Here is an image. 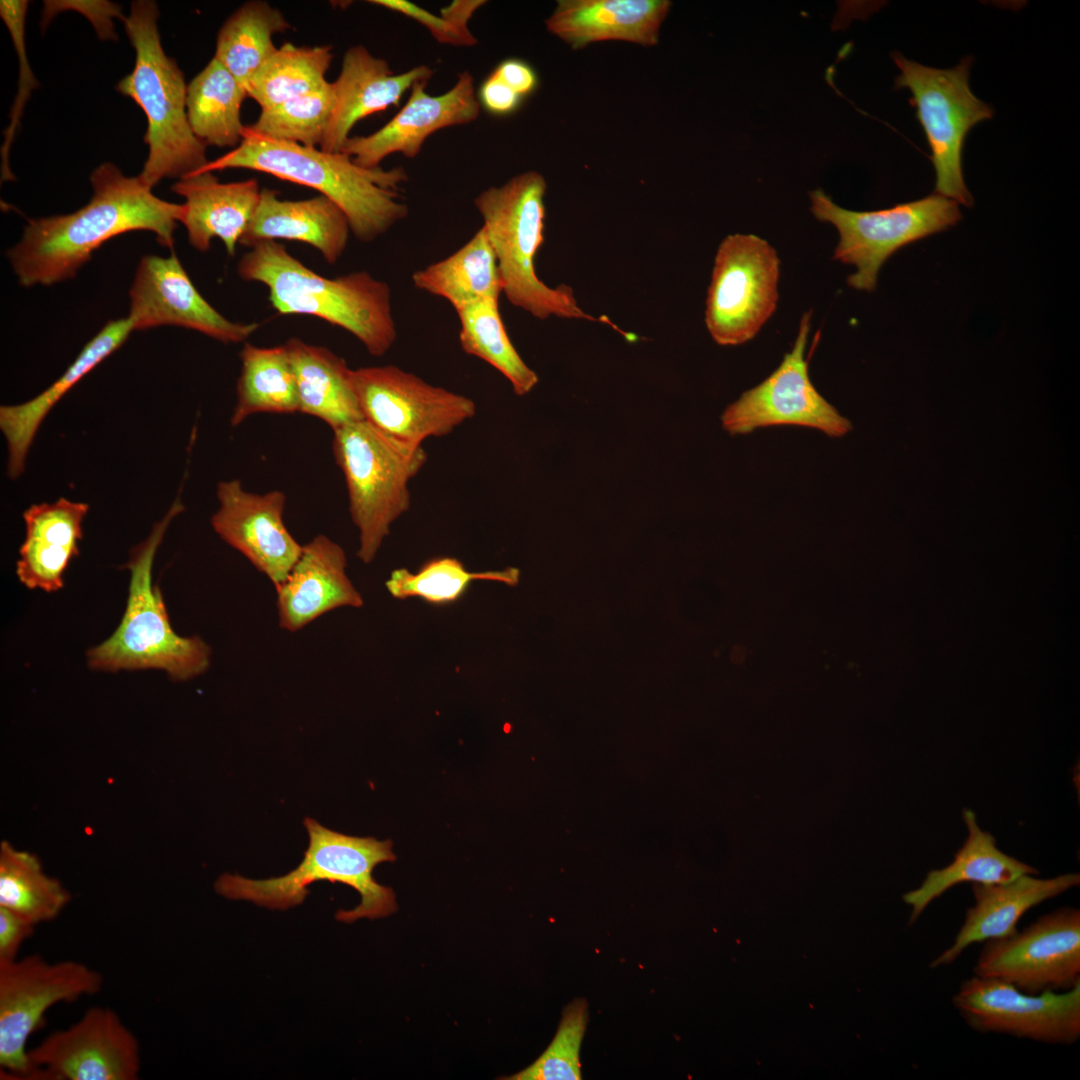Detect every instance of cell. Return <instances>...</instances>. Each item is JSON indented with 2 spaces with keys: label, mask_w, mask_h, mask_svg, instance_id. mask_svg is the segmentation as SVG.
<instances>
[{
  "label": "cell",
  "mask_w": 1080,
  "mask_h": 1080,
  "mask_svg": "<svg viewBox=\"0 0 1080 1080\" xmlns=\"http://www.w3.org/2000/svg\"><path fill=\"white\" fill-rule=\"evenodd\" d=\"M91 200L65 215L29 220L21 240L7 251L19 283L52 285L74 277L103 243L130 231L145 230L172 248L184 204L155 196L137 177H127L112 163L91 174Z\"/></svg>",
  "instance_id": "obj_1"
},
{
  "label": "cell",
  "mask_w": 1080,
  "mask_h": 1080,
  "mask_svg": "<svg viewBox=\"0 0 1080 1080\" xmlns=\"http://www.w3.org/2000/svg\"><path fill=\"white\" fill-rule=\"evenodd\" d=\"M229 168L259 171L317 190L344 211L351 232L362 242L385 234L409 212L400 194L408 181L402 167L365 168L344 152L274 140L248 126L236 148L209 161L198 173Z\"/></svg>",
  "instance_id": "obj_2"
},
{
  "label": "cell",
  "mask_w": 1080,
  "mask_h": 1080,
  "mask_svg": "<svg viewBox=\"0 0 1080 1080\" xmlns=\"http://www.w3.org/2000/svg\"><path fill=\"white\" fill-rule=\"evenodd\" d=\"M237 272L264 284L279 314L315 316L343 328L372 356H383L396 341L390 287L367 271L327 278L276 241H261L241 257Z\"/></svg>",
  "instance_id": "obj_3"
},
{
  "label": "cell",
  "mask_w": 1080,
  "mask_h": 1080,
  "mask_svg": "<svg viewBox=\"0 0 1080 1080\" xmlns=\"http://www.w3.org/2000/svg\"><path fill=\"white\" fill-rule=\"evenodd\" d=\"M158 17L155 2L131 3L130 14L123 21L136 52L135 66L116 86L146 115L144 140L149 152L138 178L151 189L163 178L196 174L209 162L206 145L194 135L188 121L184 75L162 48Z\"/></svg>",
  "instance_id": "obj_4"
},
{
  "label": "cell",
  "mask_w": 1080,
  "mask_h": 1080,
  "mask_svg": "<svg viewBox=\"0 0 1080 1080\" xmlns=\"http://www.w3.org/2000/svg\"><path fill=\"white\" fill-rule=\"evenodd\" d=\"M183 511L178 496L149 536L131 550L125 565L130 571L125 612L113 634L87 651L91 669H159L173 681H186L209 668L210 646L199 636L183 637L173 630L162 593L152 577L157 549L171 521Z\"/></svg>",
  "instance_id": "obj_5"
},
{
  "label": "cell",
  "mask_w": 1080,
  "mask_h": 1080,
  "mask_svg": "<svg viewBox=\"0 0 1080 1080\" xmlns=\"http://www.w3.org/2000/svg\"><path fill=\"white\" fill-rule=\"evenodd\" d=\"M309 843L301 863L289 873L263 880L223 874L214 884L216 892L231 900L251 901L269 909L286 910L300 905L308 886L317 881L342 883L354 888L361 901L351 910H339L336 919L352 923L377 919L397 910L395 894L373 877L375 867L396 859L390 840L350 836L305 818Z\"/></svg>",
  "instance_id": "obj_6"
},
{
  "label": "cell",
  "mask_w": 1080,
  "mask_h": 1080,
  "mask_svg": "<svg viewBox=\"0 0 1080 1080\" xmlns=\"http://www.w3.org/2000/svg\"><path fill=\"white\" fill-rule=\"evenodd\" d=\"M546 189L541 173L525 171L485 189L474 200L496 256L502 293L512 305L541 320L555 316L603 321L582 310L570 286H548L536 274V255L545 240Z\"/></svg>",
  "instance_id": "obj_7"
},
{
  "label": "cell",
  "mask_w": 1080,
  "mask_h": 1080,
  "mask_svg": "<svg viewBox=\"0 0 1080 1080\" xmlns=\"http://www.w3.org/2000/svg\"><path fill=\"white\" fill-rule=\"evenodd\" d=\"M332 450L343 472L358 558L371 563L391 525L410 507V481L427 461L422 444L394 439L365 419L333 430Z\"/></svg>",
  "instance_id": "obj_8"
},
{
  "label": "cell",
  "mask_w": 1080,
  "mask_h": 1080,
  "mask_svg": "<svg viewBox=\"0 0 1080 1080\" xmlns=\"http://www.w3.org/2000/svg\"><path fill=\"white\" fill-rule=\"evenodd\" d=\"M891 57L900 70L896 88L911 91L910 104L925 132L936 172L935 192L967 207L973 205L962 171V150L968 132L993 116L991 107L978 99L969 86L971 57L958 65L938 69L908 60L901 53Z\"/></svg>",
  "instance_id": "obj_9"
},
{
  "label": "cell",
  "mask_w": 1080,
  "mask_h": 1080,
  "mask_svg": "<svg viewBox=\"0 0 1080 1080\" xmlns=\"http://www.w3.org/2000/svg\"><path fill=\"white\" fill-rule=\"evenodd\" d=\"M809 196L814 217L831 223L839 233L833 258L856 268L848 285L868 292L875 289L879 270L898 249L947 230L962 218L958 203L941 195L874 211L842 208L821 189Z\"/></svg>",
  "instance_id": "obj_10"
},
{
  "label": "cell",
  "mask_w": 1080,
  "mask_h": 1080,
  "mask_svg": "<svg viewBox=\"0 0 1080 1080\" xmlns=\"http://www.w3.org/2000/svg\"><path fill=\"white\" fill-rule=\"evenodd\" d=\"M103 976L74 960L49 962L32 954L0 962V1067L9 1078L30 1079L26 1043L54 1005L100 992Z\"/></svg>",
  "instance_id": "obj_11"
},
{
  "label": "cell",
  "mask_w": 1080,
  "mask_h": 1080,
  "mask_svg": "<svg viewBox=\"0 0 1080 1080\" xmlns=\"http://www.w3.org/2000/svg\"><path fill=\"white\" fill-rule=\"evenodd\" d=\"M780 259L753 234H732L720 243L708 287L705 324L721 346L753 339L776 310Z\"/></svg>",
  "instance_id": "obj_12"
},
{
  "label": "cell",
  "mask_w": 1080,
  "mask_h": 1080,
  "mask_svg": "<svg viewBox=\"0 0 1080 1080\" xmlns=\"http://www.w3.org/2000/svg\"><path fill=\"white\" fill-rule=\"evenodd\" d=\"M975 976L996 978L1036 995L1080 985V910L1059 907L1021 931L984 941Z\"/></svg>",
  "instance_id": "obj_13"
},
{
  "label": "cell",
  "mask_w": 1080,
  "mask_h": 1080,
  "mask_svg": "<svg viewBox=\"0 0 1080 1080\" xmlns=\"http://www.w3.org/2000/svg\"><path fill=\"white\" fill-rule=\"evenodd\" d=\"M352 379L364 419L400 441L446 436L476 413L469 397L394 365L361 367Z\"/></svg>",
  "instance_id": "obj_14"
},
{
  "label": "cell",
  "mask_w": 1080,
  "mask_h": 1080,
  "mask_svg": "<svg viewBox=\"0 0 1080 1080\" xmlns=\"http://www.w3.org/2000/svg\"><path fill=\"white\" fill-rule=\"evenodd\" d=\"M952 1004L981 1033L1050 1045H1073L1080 1039V985L1031 995L1005 981L973 975L962 981Z\"/></svg>",
  "instance_id": "obj_15"
},
{
  "label": "cell",
  "mask_w": 1080,
  "mask_h": 1080,
  "mask_svg": "<svg viewBox=\"0 0 1080 1080\" xmlns=\"http://www.w3.org/2000/svg\"><path fill=\"white\" fill-rule=\"evenodd\" d=\"M810 327L808 311L800 320L793 347L777 369L726 408L721 417L726 431L737 435L761 427L797 425L841 437L851 429L850 422L827 402L809 377L805 350Z\"/></svg>",
  "instance_id": "obj_16"
},
{
  "label": "cell",
  "mask_w": 1080,
  "mask_h": 1080,
  "mask_svg": "<svg viewBox=\"0 0 1080 1080\" xmlns=\"http://www.w3.org/2000/svg\"><path fill=\"white\" fill-rule=\"evenodd\" d=\"M30 1079L136 1080L141 1071L138 1039L108 1007H92L74 1024L28 1050Z\"/></svg>",
  "instance_id": "obj_17"
},
{
  "label": "cell",
  "mask_w": 1080,
  "mask_h": 1080,
  "mask_svg": "<svg viewBox=\"0 0 1080 1080\" xmlns=\"http://www.w3.org/2000/svg\"><path fill=\"white\" fill-rule=\"evenodd\" d=\"M127 316L133 330L178 326L223 343L245 341L258 323H236L220 314L199 293L176 254L144 256L129 290Z\"/></svg>",
  "instance_id": "obj_18"
},
{
  "label": "cell",
  "mask_w": 1080,
  "mask_h": 1080,
  "mask_svg": "<svg viewBox=\"0 0 1080 1080\" xmlns=\"http://www.w3.org/2000/svg\"><path fill=\"white\" fill-rule=\"evenodd\" d=\"M217 498L219 507L211 518L214 531L278 586L302 550L283 520L286 495L279 490L252 493L233 479L218 484Z\"/></svg>",
  "instance_id": "obj_19"
},
{
  "label": "cell",
  "mask_w": 1080,
  "mask_h": 1080,
  "mask_svg": "<svg viewBox=\"0 0 1080 1080\" xmlns=\"http://www.w3.org/2000/svg\"><path fill=\"white\" fill-rule=\"evenodd\" d=\"M427 84L416 82L405 105L389 122L370 135L350 137L341 152L362 167L377 168L394 153L417 157L426 139L438 130L477 120L481 106L470 72H461L452 88L441 95L428 94Z\"/></svg>",
  "instance_id": "obj_20"
},
{
  "label": "cell",
  "mask_w": 1080,
  "mask_h": 1080,
  "mask_svg": "<svg viewBox=\"0 0 1080 1080\" xmlns=\"http://www.w3.org/2000/svg\"><path fill=\"white\" fill-rule=\"evenodd\" d=\"M343 548L325 535L302 545L285 580L275 587L279 627L297 632L342 607L359 608L363 598L346 573Z\"/></svg>",
  "instance_id": "obj_21"
},
{
  "label": "cell",
  "mask_w": 1080,
  "mask_h": 1080,
  "mask_svg": "<svg viewBox=\"0 0 1080 1080\" xmlns=\"http://www.w3.org/2000/svg\"><path fill=\"white\" fill-rule=\"evenodd\" d=\"M433 74L426 65L394 74L385 59L372 55L364 46L350 47L333 82L335 106L320 149L341 152L358 121L398 105L416 82L429 81Z\"/></svg>",
  "instance_id": "obj_22"
},
{
  "label": "cell",
  "mask_w": 1080,
  "mask_h": 1080,
  "mask_svg": "<svg viewBox=\"0 0 1080 1080\" xmlns=\"http://www.w3.org/2000/svg\"><path fill=\"white\" fill-rule=\"evenodd\" d=\"M1079 884V873L1046 879L1027 874L1001 884L972 883L975 904L967 909L953 943L931 961L930 968L951 965L972 944L1013 934L1027 911Z\"/></svg>",
  "instance_id": "obj_23"
},
{
  "label": "cell",
  "mask_w": 1080,
  "mask_h": 1080,
  "mask_svg": "<svg viewBox=\"0 0 1080 1080\" xmlns=\"http://www.w3.org/2000/svg\"><path fill=\"white\" fill-rule=\"evenodd\" d=\"M669 0H559L546 29L572 49L603 41L655 46Z\"/></svg>",
  "instance_id": "obj_24"
},
{
  "label": "cell",
  "mask_w": 1080,
  "mask_h": 1080,
  "mask_svg": "<svg viewBox=\"0 0 1080 1080\" xmlns=\"http://www.w3.org/2000/svg\"><path fill=\"white\" fill-rule=\"evenodd\" d=\"M171 190L185 199L181 223L190 245L206 252L218 238L233 256L259 203L257 180L223 183L213 172H203L179 179Z\"/></svg>",
  "instance_id": "obj_25"
},
{
  "label": "cell",
  "mask_w": 1080,
  "mask_h": 1080,
  "mask_svg": "<svg viewBox=\"0 0 1080 1080\" xmlns=\"http://www.w3.org/2000/svg\"><path fill=\"white\" fill-rule=\"evenodd\" d=\"M88 510L87 503L61 497L24 511L25 539L16 562V575L24 586L48 593L63 587L64 573L79 555Z\"/></svg>",
  "instance_id": "obj_26"
},
{
  "label": "cell",
  "mask_w": 1080,
  "mask_h": 1080,
  "mask_svg": "<svg viewBox=\"0 0 1080 1080\" xmlns=\"http://www.w3.org/2000/svg\"><path fill=\"white\" fill-rule=\"evenodd\" d=\"M350 232L346 214L328 197L319 194L305 200H282L277 191L262 188L240 244L252 247L277 239L301 241L317 249L327 263L334 264L344 253Z\"/></svg>",
  "instance_id": "obj_27"
},
{
  "label": "cell",
  "mask_w": 1080,
  "mask_h": 1080,
  "mask_svg": "<svg viewBox=\"0 0 1080 1080\" xmlns=\"http://www.w3.org/2000/svg\"><path fill=\"white\" fill-rule=\"evenodd\" d=\"M134 331L128 318L109 321L80 351L66 371L36 397L0 407V429L8 449L7 474L17 479L36 433L56 403L85 375L115 352Z\"/></svg>",
  "instance_id": "obj_28"
},
{
  "label": "cell",
  "mask_w": 1080,
  "mask_h": 1080,
  "mask_svg": "<svg viewBox=\"0 0 1080 1080\" xmlns=\"http://www.w3.org/2000/svg\"><path fill=\"white\" fill-rule=\"evenodd\" d=\"M968 837L955 853L953 861L940 869L929 871L916 889L906 892L903 901L911 906L908 925L919 919L926 908L952 887L964 882L1001 884L1023 875H1037L1039 871L1002 852L996 839L983 831L972 810H963Z\"/></svg>",
  "instance_id": "obj_29"
},
{
  "label": "cell",
  "mask_w": 1080,
  "mask_h": 1080,
  "mask_svg": "<svg viewBox=\"0 0 1080 1080\" xmlns=\"http://www.w3.org/2000/svg\"><path fill=\"white\" fill-rule=\"evenodd\" d=\"M294 371L299 412L332 430L364 419L345 360L323 346L290 338L285 344Z\"/></svg>",
  "instance_id": "obj_30"
},
{
  "label": "cell",
  "mask_w": 1080,
  "mask_h": 1080,
  "mask_svg": "<svg viewBox=\"0 0 1080 1080\" xmlns=\"http://www.w3.org/2000/svg\"><path fill=\"white\" fill-rule=\"evenodd\" d=\"M412 281L418 289L446 299L455 311L502 293L496 256L483 227L447 258L414 272Z\"/></svg>",
  "instance_id": "obj_31"
},
{
  "label": "cell",
  "mask_w": 1080,
  "mask_h": 1080,
  "mask_svg": "<svg viewBox=\"0 0 1080 1080\" xmlns=\"http://www.w3.org/2000/svg\"><path fill=\"white\" fill-rule=\"evenodd\" d=\"M246 88L216 59L187 85L186 111L194 135L206 146L237 147L245 125L241 105Z\"/></svg>",
  "instance_id": "obj_32"
},
{
  "label": "cell",
  "mask_w": 1080,
  "mask_h": 1080,
  "mask_svg": "<svg viewBox=\"0 0 1080 1080\" xmlns=\"http://www.w3.org/2000/svg\"><path fill=\"white\" fill-rule=\"evenodd\" d=\"M240 359L236 405L230 420L233 427L257 413L299 412L296 379L285 345L265 348L245 343Z\"/></svg>",
  "instance_id": "obj_33"
},
{
  "label": "cell",
  "mask_w": 1080,
  "mask_h": 1080,
  "mask_svg": "<svg viewBox=\"0 0 1080 1080\" xmlns=\"http://www.w3.org/2000/svg\"><path fill=\"white\" fill-rule=\"evenodd\" d=\"M283 13L261 0L243 3L220 28L216 58L245 88L277 51L273 35L290 29Z\"/></svg>",
  "instance_id": "obj_34"
},
{
  "label": "cell",
  "mask_w": 1080,
  "mask_h": 1080,
  "mask_svg": "<svg viewBox=\"0 0 1080 1080\" xmlns=\"http://www.w3.org/2000/svg\"><path fill=\"white\" fill-rule=\"evenodd\" d=\"M70 900L69 891L46 874L36 855L1 842L0 907L36 926L57 918Z\"/></svg>",
  "instance_id": "obj_35"
},
{
  "label": "cell",
  "mask_w": 1080,
  "mask_h": 1080,
  "mask_svg": "<svg viewBox=\"0 0 1080 1080\" xmlns=\"http://www.w3.org/2000/svg\"><path fill=\"white\" fill-rule=\"evenodd\" d=\"M498 300L486 298L456 310L460 322V345L465 353L497 369L508 379L514 393L523 396L536 386L538 376L523 361L509 339Z\"/></svg>",
  "instance_id": "obj_36"
},
{
  "label": "cell",
  "mask_w": 1080,
  "mask_h": 1080,
  "mask_svg": "<svg viewBox=\"0 0 1080 1080\" xmlns=\"http://www.w3.org/2000/svg\"><path fill=\"white\" fill-rule=\"evenodd\" d=\"M331 45L284 43L255 73L246 90L266 109L322 87L333 59Z\"/></svg>",
  "instance_id": "obj_37"
},
{
  "label": "cell",
  "mask_w": 1080,
  "mask_h": 1080,
  "mask_svg": "<svg viewBox=\"0 0 1080 1080\" xmlns=\"http://www.w3.org/2000/svg\"><path fill=\"white\" fill-rule=\"evenodd\" d=\"M478 580L516 586L520 580V570L508 567L504 570L473 572L467 570L457 558L436 557L424 562L416 572L406 568L393 570L385 587L398 600L417 598L430 605L446 606L458 602L472 582Z\"/></svg>",
  "instance_id": "obj_38"
},
{
  "label": "cell",
  "mask_w": 1080,
  "mask_h": 1080,
  "mask_svg": "<svg viewBox=\"0 0 1080 1080\" xmlns=\"http://www.w3.org/2000/svg\"><path fill=\"white\" fill-rule=\"evenodd\" d=\"M335 106L333 83L278 105L261 109L248 128L265 137L320 148Z\"/></svg>",
  "instance_id": "obj_39"
},
{
  "label": "cell",
  "mask_w": 1080,
  "mask_h": 1080,
  "mask_svg": "<svg viewBox=\"0 0 1080 1080\" xmlns=\"http://www.w3.org/2000/svg\"><path fill=\"white\" fill-rule=\"evenodd\" d=\"M585 999H574L563 1011L554 1039L541 1056L522 1071L501 1077L505 1080H579L580 1046L588 1022Z\"/></svg>",
  "instance_id": "obj_40"
},
{
  "label": "cell",
  "mask_w": 1080,
  "mask_h": 1080,
  "mask_svg": "<svg viewBox=\"0 0 1080 1080\" xmlns=\"http://www.w3.org/2000/svg\"><path fill=\"white\" fill-rule=\"evenodd\" d=\"M368 2L417 21L440 44L471 47L478 42L470 31H462L441 16H437L408 0H370Z\"/></svg>",
  "instance_id": "obj_41"
},
{
  "label": "cell",
  "mask_w": 1080,
  "mask_h": 1080,
  "mask_svg": "<svg viewBox=\"0 0 1080 1080\" xmlns=\"http://www.w3.org/2000/svg\"><path fill=\"white\" fill-rule=\"evenodd\" d=\"M35 927L22 916L0 907V962L16 960L21 946L33 935Z\"/></svg>",
  "instance_id": "obj_42"
},
{
  "label": "cell",
  "mask_w": 1080,
  "mask_h": 1080,
  "mask_svg": "<svg viewBox=\"0 0 1080 1080\" xmlns=\"http://www.w3.org/2000/svg\"><path fill=\"white\" fill-rule=\"evenodd\" d=\"M477 99L486 111L500 117L513 114L523 100L492 72L481 83Z\"/></svg>",
  "instance_id": "obj_43"
},
{
  "label": "cell",
  "mask_w": 1080,
  "mask_h": 1080,
  "mask_svg": "<svg viewBox=\"0 0 1080 1080\" xmlns=\"http://www.w3.org/2000/svg\"><path fill=\"white\" fill-rule=\"evenodd\" d=\"M492 73L522 98L532 94L538 86V75L534 68L519 58L502 60Z\"/></svg>",
  "instance_id": "obj_44"
},
{
  "label": "cell",
  "mask_w": 1080,
  "mask_h": 1080,
  "mask_svg": "<svg viewBox=\"0 0 1080 1080\" xmlns=\"http://www.w3.org/2000/svg\"><path fill=\"white\" fill-rule=\"evenodd\" d=\"M485 0H454L440 11V16L462 31H470L468 22Z\"/></svg>",
  "instance_id": "obj_45"
}]
</instances>
